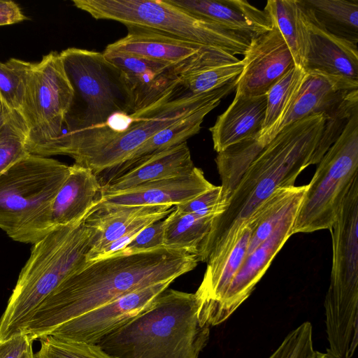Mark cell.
Segmentation results:
<instances>
[{"mask_svg": "<svg viewBox=\"0 0 358 358\" xmlns=\"http://www.w3.org/2000/svg\"><path fill=\"white\" fill-rule=\"evenodd\" d=\"M196 255L158 248L87 262L68 276L34 310L22 333L33 341L59 326L134 290L173 281L193 270Z\"/></svg>", "mask_w": 358, "mask_h": 358, "instance_id": "1", "label": "cell"}, {"mask_svg": "<svg viewBox=\"0 0 358 358\" xmlns=\"http://www.w3.org/2000/svg\"><path fill=\"white\" fill-rule=\"evenodd\" d=\"M324 121L319 113L285 127L251 162L213 222L199 259L208 272L220 266L248 220L276 189L294 186L306 167L318 164Z\"/></svg>", "mask_w": 358, "mask_h": 358, "instance_id": "2", "label": "cell"}, {"mask_svg": "<svg viewBox=\"0 0 358 358\" xmlns=\"http://www.w3.org/2000/svg\"><path fill=\"white\" fill-rule=\"evenodd\" d=\"M209 338L210 327L199 320L195 294L166 289L96 344L113 358H199Z\"/></svg>", "mask_w": 358, "mask_h": 358, "instance_id": "3", "label": "cell"}, {"mask_svg": "<svg viewBox=\"0 0 358 358\" xmlns=\"http://www.w3.org/2000/svg\"><path fill=\"white\" fill-rule=\"evenodd\" d=\"M91 240L92 231L83 220L55 228L33 244L0 317V341L21 333L37 306L87 264Z\"/></svg>", "mask_w": 358, "mask_h": 358, "instance_id": "4", "label": "cell"}, {"mask_svg": "<svg viewBox=\"0 0 358 358\" xmlns=\"http://www.w3.org/2000/svg\"><path fill=\"white\" fill-rule=\"evenodd\" d=\"M70 166L28 154L0 175V228L13 240L34 244L46 233L50 206Z\"/></svg>", "mask_w": 358, "mask_h": 358, "instance_id": "5", "label": "cell"}, {"mask_svg": "<svg viewBox=\"0 0 358 358\" xmlns=\"http://www.w3.org/2000/svg\"><path fill=\"white\" fill-rule=\"evenodd\" d=\"M236 85L235 78L218 89L201 94L182 91L180 85L142 111L124 131L80 143L67 149L64 155L97 176L122 164L159 130L203 107L219 105L236 90Z\"/></svg>", "mask_w": 358, "mask_h": 358, "instance_id": "6", "label": "cell"}, {"mask_svg": "<svg viewBox=\"0 0 358 358\" xmlns=\"http://www.w3.org/2000/svg\"><path fill=\"white\" fill-rule=\"evenodd\" d=\"M75 7L96 20L155 30L232 55H244L252 37L196 16L168 0H73Z\"/></svg>", "mask_w": 358, "mask_h": 358, "instance_id": "7", "label": "cell"}, {"mask_svg": "<svg viewBox=\"0 0 358 358\" xmlns=\"http://www.w3.org/2000/svg\"><path fill=\"white\" fill-rule=\"evenodd\" d=\"M59 55L75 94L85 104L81 112L67 115L63 131L101 126L116 114L135 113L128 79L103 52L69 48Z\"/></svg>", "mask_w": 358, "mask_h": 358, "instance_id": "8", "label": "cell"}, {"mask_svg": "<svg viewBox=\"0 0 358 358\" xmlns=\"http://www.w3.org/2000/svg\"><path fill=\"white\" fill-rule=\"evenodd\" d=\"M358 176V110L317 164L295 216L292 233L330 229Z\"/></svg>", "mask_w": 358, "mask_h": 358, "instance_id": "9", "label": "cell"}, {"mask_svg": "<svg viewBox=\"0 0 358 358\" xmlns=\"http://www.w3.org/2000/svg\"><path fill=\"white\" fill-rule=\"evenodd\" d=\"M74 95L59 52L51 51L34 63L22 112L30 154L38 155L61 136Z\"/></svg>", "mask_w": 358, "mask_h": 358, "instance_id": "10", "label": "cell"}, {"mask_svg": "<svg viewBox=\"0 0 358 358\" xmlns=\"http://www.w3.org/2000/svg\"><path fill=\"white\" fill-rule=\"evenodd\" d=\"M172 282L155 283L121 296L64 323L50 334L97 343L103 337L148 309Z\"/></svg>", "mask_w": 358, "mask_h": 358, "instance_id": "11", "label": "cell"}, {"mask_svg": "<svg viewBox=\"0 0 358 358\" xmlns=\"http://www.w3.org/2000/svg\"><path fill=\"white\" fill-rule=\"evenodd\" d=\"M301 2L308 31L304 71L326 77L341 90H358L357 44L327 31Z\"/></svg>", "mask_w": 358, "mask_h": 358, "instance_id": "12", "label": "cell"}, {"mask_svg": "<svg viewBox=\"0 0 358 358\" xmlns=\"http://www.w3.org/2000/svg\"><path fill=\"white\" fill-rule=\"evenodd\" d=\"M103 54L128 79L132 89L135 113L154 106L180 87V76L194 66L199 55L186 64H172L106 49Z\"/></svg>", "mask_w": 358, "mask_h": 358, "instance_id": "13", "label": "cell"}, {"mask_svg": "<svg viewBox=\"0 0 358 358\" xmlns=\"http://www.w3.org/2000/svg\"><path fill=\"white\" fill-rule=\"evenodd\" d=\"M301 199L290 207L272 234L251 253L245 256L238 272L219 306L212 327L225 322L250 296L273 258L292 235V230L295 216Z\"/></svg>", "mask_w": 358, "mask_h": 358, "instance_id": "14", "label": "cell"}, {"mask_svg": "<svg viewBox=\"0 0 358 358\" xmlns=\"http://www.w3.org/2000/svg\"><path fill=\"white\" fill-rule=\"evenodd\" d=\"M273 26V25H272ZM242 59L236 94H266L270 88L294 66L293 56L276 27L254 36Z\"/></svg>", "mask_w": 358, "mask_h": 358, "instance_id": "15", "label": "cell"}, {"mask_svg": "<svg viewBox=\"0 0 358 358\" xmlns=\"http://www.w3.org/2000/svg\"><path fill=\"white\" fill-rule=\"evenodd\" d=\"M173 209L168 206L96 204L84 220L92 231L87 262H92L111 242L135 229L166 218Z\"/></svg>", "mask_w": 358, "mask_h": 358, "instance_id": "16", "label": "cell"}, {"mask_svg": "<svg viewBox=\"0 0 358 358\" xmlns=\"http://www.w3.org/2000/svg\"><path fill=\"white\" fill-rule=\"evenodd\" d=\"M213 187L203 171L195 167L192 173L185 176L147 182L126 189L101 194L98 203L174 207Z\"/></svg>", "mask_w": 358, "mask_h": 358, "instance_id": "17", "label": "cell"}, {"mask_svg": "<svg viewBox=\"0 0 358 358\" xmlns=\"http://www.w3.org/2000/svg\"><path fill=\"white\" fill-rule=\"evenodd\" d=\"M101 196V185L90 169L73 164L48 213L47 234L55 228L82 222Z\"/></svg>", "mask_w": 358, "mask_h": 358, "instance_id": "18", "label": "cell"}, {"mask_svg": "<svg viewBox=\"0 0 358 358\" xmlns=\"http://www.w3.org/2000/svg\"><path fill=\"white\" fill-rule=\"evenodd\" d=\"M196 166L187 142L133 164L101 184V194L126 189L137 185L189 174Z\"/></svg>", "mask_w": 358, "mask_h": 358, "instance_id": "19", "label": "cell"}, {"mask_svg": "<svg viewBox=\"0 0 358 358\" xmlns=\"http://www.w3.org/2000/svg\"><path fill=\"white\" fill-rule=\"evenodd\" d=\"M186 11L231 30L257 36L270 31L271 21L263 10L245 0H168Z\"/></svg>", "mask_w": 358, "mask_h": 358, "instance_id": "20", "label": "cell"}, {"mask_svg": "<svg viewBox=\"0 0 358 358\" xmlns=\"http://www.w3.org/2000/svg\"><path fill=\"white\" fill-rule=\"evenodd\" d=\"M127 34L108 44L106 50L121 52L160 62L182 64L202 52L204 46L143 27H127Z\"/></svg>", "mask_w": 358, "mask_h": 358, "instance_id": "21", "label": "cell"}, {"mask_svg": "<svg viewBox=\"0 0 358 358\" xmlns=\"http://www.w3.org/2000/svg\"><path fill=\"white\" fill-rule=\"evenodd\" d=\"M266 108V94H236L231 103L209 129L214 150L218 153L258 135L262 129Z\"/></svg>", "mask_w": 358, "mask_h": 358, "instance_id": "22", "label": "cell"}, {"mask_svg": "<svg viewBox=\"0 0 358 358\" xmlns=\"http://www.w3.org/2000/svg\"><path fill=\"white\" fill-rule=\"evenodd\" d=\"M348 92L339 90L322 75L306 72L290 107L274 129L273 138L294 122L315 113H324Z\"/></svg>", "mask_w": 358, "mask_h": 358, "instance_id": "23", "label": "cell"}, {"mask_svg": "<svg viewBox=\"0 0 358 358\" xmlns=\"http://www.w3.org/2000/svg\"><path fill=\"white\" fill-rule=\"evenodd\" d=\"M217 106L218 104H210L203 107L157 131L122 164L106 171V179L104 182L121 173L138 160L187 142L188 138L200 131L205 117Z\"/></svg>", "mask_w": 358, "mask_h": 358, "instance_id": "24", "label": "cell"}, {"mask_svg": "<svg viewBox=\"0 0 358 358\" xmlns=\"http://www.w3.org/2000/svg\"><path fill=\"white\" fill-rule=\"evenodd\" d=\"M217 216L173 209L164 220V247L196 255L199 259Z\"/></svg>", "mask_w": 358, "mask_h": 358, "instance_id": "25", "label": "cell"}, {"mask_svg": "<svg viewBox=\"0 0 358 358\" xmlns=\"http://www.w3.org/2000/svg\"><path fill=\"white\" fill-rule=\"evenodd\" d=\"M264 10L287 45L295 66L303 69L308 31L301 0H268Z\"/></svg>", "mask_w": 358, "mask_h": 358, "instance_id": "26", "label": "cell"}, {"mask_svg": "<svg viewBox=\"0 0 358 358\" xmlns=\"http://www.w3.org/2000/svg\"><path fill=\"white\" fill-rule=\"evenodd\" d=\"M329 33L358 43V0H302Z\"/></svg>", "mask_w": 358, "mask_h": 358, "instance_id": "27", "label": "cell"}, {"mask_svg": "<svg viewBox=\"0 0 358 358\" xmlns=\"http://www.w3.org/2000/svg\"><path fill=\"white\" fill-rule=\"evenodd\" d=\"M306 72L294 66L278 80L266 93V108L259 142L265 147L272 139L273 133L290 107Z\"/></svg>", "mask_w": 358, "mask_h": 358, "instance_id": "28", "label": "cell"}, {"mask_svg": "<svg viewBox=\"0 0 358 358\" xmlns=\"http://www.w3.org/2000/svg\"><path fill=\"white\" fill-rule=\"evenodd\" d=\"M33 66V62L17 58L0 62V96L13 112L21 117Z\"/></svg>", "mask_w": 358, "mask_h": 358, "instance_id": "29", "label": "cell"}, {"mask_svg": "<svg viewBox=\"0 0 358 358\" xmlns=\"http://www.w3.org/2000/svg\"><path fill=\"white\" fill-rule=\"evenodd\" d=\"M243 67L242 60L206 67L182 75L180 84L187 92L192 94L208 92L237 78Z\"/></svg>", "mask_w": 358, "mask_h": 358, "instance_id": "30", "label": "cell"}, {"mask_svg": "<svg viewBox=\"0 0 358 358\" xmlns=\"http://www.w3.org/2000/svg\"><path fill=\"white\" fill-rule=\"evenodd\" d=\"M358 110V90L348 92L344 97L324 113L325 121L319 141L320 159L342 134L352 115Z\"/></svg>", "mask_w": 358, "mask_h": 358, "instance_id": "31", "label": "cell"}, {"mask_svg": "<svg viewBox=\"0 0 358 358\" xmlns=\"http://www.w3.org/2000/svg\"><path fill=\"white\" fill-rule=\"evenodd\" d=\"M41 348L34 358H113L96 343L48 335L40 338Z\"/></svg>", "mask_w": 358, "mask_h": 358, "instance_id": "32", "label": "cell"}, {"mask_svg": "<svg viewBox=\"0 0 358 358\" xmlns=\"http://www.w3.org/2000/svg\"><path fill=\"white\" fill-rule=\"evenodd\" d=\"M27 129L20 115L0 131V175L29 152L27 148Z\"/></svg>", "mask_w": 358, "mask_h": 358, "instance_id": "33", "label": "cell"}, {"mask_svg": "<svg viewBox=\"0 0 358 358\" xmlns=\"http://www.w3.org/2000/svg\"><path fill=\"white\" fill-rule=\"evenodd\" d=\"M315 352L313 326L306 321L291 331L268 358H313Z\"/></svg>", "mask_w": 358, "mask_h": 358, "instance_id": "34", "label": "cell"}, {"mask_svg": "<svg viewBox=\"0 0 358 358\" xmlns=\"http://www.w3.org/2000/svg\"><path fill=\"white\" fill-rule=\"evenodd\" d=\"M174 209L180 213L215 214L219 215L224 209V203L222 196V187L220 185H213V187L194 199L174 206Z\"/></svg>", "mask_w": 358, "mask_h": 358, "instance_id": "35", "label": "cell"}, {"mask_svg": "<svg viewBox=\"0 0 358 358\" xmlns=\"http://www.w3.org/2000/svg\"><path fill=\"white\" fill-rule=\"evenodd\" d=\"M164 220L156 221L143 229L123 250L115 255L138 253L164 248Z\"/></svg>", "mask_w": 358, "mask_h": 358, "instance_id": "36", "label": "cell"}, {"mask_svg": "<svg viewBox=\"0 0 358 358\" xmlns=\"http://www.w3.org/2000/svg\"><path fill=\"white\" fill-rule=\"evenodd\" d=\"M34 341L25 333H19L0 341V358H24Z\"/></svg>", "mask_w": 358, "mask_h": 358, "instance_id": "37", "label": "cell"}, {"mask_svg": "<svg viewBox=\"0 0 358 358\" xmlns=\"http://www.w3.org/2000/svg\"><path fill=\"white\" fill-rule=\"evenodd\" d=\"M27 20L28 17L15 2L0 0V26L13 24Z\"/></svg>", "mask_w": 358, "mask_h": 358, "instance_id": "38", "label": "cell"}, {"mask_svg": "<svg viewBox=\"0 0 358 358\" xmlns=\"http://www.w3.org/2000/svg\"><path fill=\"white\" fill-rule=\"evenodd\" d=\"M18 113L13 112L4 103L0 96V131L14 118Z\"/></svg>", "mask_w": 358, "mask_h": 358, "instance_id": "39", "label": "cell"}, {"mask_svg": "<svg viewBox=\"0 0 358 358\" xmlns=\"http://www.w3.org/2000/svg\"><path fill=\"white\" fill-rule=\"evenodd\" d=\"M313 358H332V357L327 352H321L315 350Z\"/></svg>", "mask_w": 358, "mask_h": 358, "instance_id": "40", "label": "cell"}, {"mask_svg": "<svg viewBox=\"0 0 358 358\" xmlns=\"http://www.w3.org/2000/svg\"><path fill=\"white\" fill-rule=\"evenodd\" d=\"M32 348H30L25 354L24 358H34Z\"/></svg>", "mask_w": 358, "mask_h": 358, "instance_id": "41", "label": "cell"}]
</instances>
